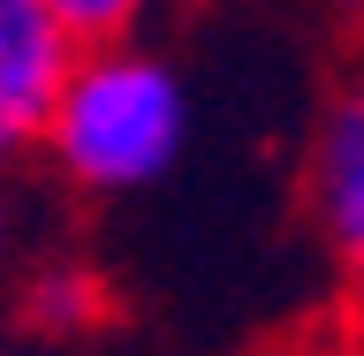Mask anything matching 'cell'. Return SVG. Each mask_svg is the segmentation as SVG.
<instances>
[{
	"mask_svg": "<svg viewBox=\"0 0 364 356\" xmlns=\"http://www.w3.org/2000/svg\"><path fill=\"white\" fill-rule=\"evenodd\" d=\"M190 122H198L190 114V84H182V68L167 53H152L144 38L84 45L61 99H53L38 175L61 198H84V205L144 198L190 152Z\"/></svg>",
	"mask_w": 364,
	"mask_h": 356,
	"instance_id": "1",
	"label": "cell"
},
{
	"mask_svg": "<svg viewBox=\"0 0 364 356\" xmlns=\"http://www.w3.org/2000/svg\"><path fill=\"white\" fill-rule=\"evenodd\" d=\"M84 45L53 0H0V167H38L46 122Z\"/></svg>",
	"mask_w": 364,
	"mask_h": 356,
	"instance_id": "2",
	"label": "cell"
},
{
	"mask_svg": "<svg viewBox=\"0 0 364 356\" xmlns=\"http://www.w3.org/2000/svg\"><path fill=\"white\" fill-rule=\"evenodd\" d=\"M296 198H304V227L318 235V250L349 273H364V84L334 91L311 122V144H304V175H296Z\"/></svg>",
	"mask_w": 364,
	"mask_h": 356,
	"instance_id": "3",
	"label": "cell"
},
{
	"mask_svg": "<svg viewBox=\"0 0 364 356\" xmlns=\"http://www.w3.org/2000/svg\"><path fill=\"white\" fill-rule=\"evenodd\" d=\"M107 311H114V288L84 258H53V250L8 288V318L38 341H76L91 326H107Z\"/></svg>",
	"mask_w": 364,
	"mask_h": 356,
	"instance_id": "4",
	"label": "cell"
},
{
	"mask_svg": "<svg viewBox=\"0 0 364 356\" xmlns=\"http://www.w3.org/2000/svg\"><path fill=\"white\" fill-rule=\"evenodd\" d=\"M46 190L31 182V167H0V296L46 258Z\"/></svg>",
	"mask_w": 364,
	"mask_h": 356,
	"instance_id": "5",
	"label": "cell"
},
{
	"mask_svg": "<svg viewBox=\"0 0 364 356\" xmlns=\"http://www.w3.org/2000/svg\"><path fill=\"white\" fill-rule=\"evenodd\" d=\"M152 8L159 0H53V16L68 23L76 45H129Z\"/></svg>",
	"mask_w": 364,
	"mask_h": 356,
	"instance_id": "6",
	"label": "cell"
},
{
	"mask_svg": "<svg viewBox=\"0 0 364 356\" xmlns=\"http://www.w3.org/2000/svg\"><path fill=\"white\" fill-rule=\"evenodd\" d=\"M341 356H364V273L341 281Z\"/></svg>",
	"mask_w": 364,
	"mask_h": 356,
	"instance_id": "7",
	"label": "cell"
},
{
	"mask_svg": "<svg viewBox=\"0 0 364 356\" xmlns=\"http://www.w3.org/2000/svg\"><path fill=\"white\" fill-rule=\"evenodd\" d=\"M318 8H334V16H349V23H364V0H318Z\"/></svg>",
	"mask_w": 364,
	"mask_h": 356,
	"instance_id": "8",
	"label": "cell"
},
{
	"mask_svg": "<svg viewBox=\"0 0 364 356\" xmlns=\"http://www.w3.org/2000/svg\"><path fill=\"white\" fill-rule=\"evenodd\" d=\"M0 356H16V349H8V326H0Z\"/></svg>",
	"mask_w": 364,
	"mask_h": 356,
	"instance_id": "9",
	"label": "cell"
}]
</instances>
